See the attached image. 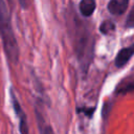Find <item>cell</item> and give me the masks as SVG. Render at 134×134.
Returning a JSON list of instances; mask_svg holds the SVG:
<instances>
[{
    "mask_svg": "<svg viewBox=\"0 0 134 134\" xmlns=\"http://www.w3.org/2000/svg\"><path fill=\"white\" fill-rule=\"evenodd\" d=\"M71 40L73 50L80 67L83 72H87L93 60L94 53V37L89 28V25L73 16L72 25H70Z\"/></svg>",
    "mask_w": 134,
    "mask_h": 134,
    "instance_id": "1",
    "label": "cell"
},
{
    "mask_svg": "<svg viewBox=\"0 0 134 134\" xmlns=\"http://www.w3.org/2000/svg\"><path fill=\"white\" fill-rule=\"evenodd\" d=\"M0 38L6 59L10 64L19 62V46L12 24V16L5 0H0Z\"/></svg>",
    "mask_w": 134,
    "mask_h": 134,
    "instance_id": "2",
    "label": "cell"
},
{
    "mask_svg": "<svg viewBox=\"0 0 134 134\" xmlns=\"http://www.w3.org/2000/svg\"><path fill=\"white\" fill-rule=\"evenodd\" d=\"M9 96H10V103L13 106V109L16 113V116L18 117L19 120V131L20 134H29V127H28V121H27V115L23 111L15 92L13 89L9 90Z\"/></svg>",
    "mask_w": 134,
    "mask_h": 134,
    "instance_id": "3",
    "label": "cell"
},
{
    "mask_svg": "<svg viewBox=\"0 0 134 134\" xmlns=\"http://www.w3.org/2000/svg\"><path fill=\"white\" fill-rule=\"evenodd\" d=\"M133 55H134V43L132 45L128 46V47L121 48L117 52V54L115 57V60H114L115 66L118 67V68L124 67Z\"/></svg>",
    "mask_w": 134,
    "mask_h": 134,
    "instance_id": "4",
    "label": "cell"
},
{
    "mask_svg": "<svg viewBox=\"0 0 134 134\" xmlns=\"http://www.w3.org/2000/svg\"><path fill=\"white\" fill-rule=\"evenodd\" d=\"M129 5V0H110L108 2V10L114 16L122 15Z\"/></svg>",
    "mask_w": 134,
    "mask_h": 134,
    "instance_id": "5",
    "label": "cell"
},
{
    "mask_svg": "<svg viewBox=\"0 0 134 134\" xmlns=\"http://www.w3.org/2000/svg\"><path fill=\"white\" fill-rule=\"evenodd\" d=\"M96 8L95 0H81L79 3V10L81 15L85 18H89L93 15Z\"/></svg>",
    "mask_w": 134,
    "mask_h": 134,
    "instance_id": "6",
    "label": "cell"
},
{
    "mask_svg": "<svg viewBox=\"0 0 134 134\" xmlns=\"http://www.w3.org/2000/svg\"><path fill=\"white\" fill-rule=\"evenodd\" d=\"M36 117H37V122H38V128H39L40 134H55L51 125L46 122L43 114L37 108H36Z\"/></svg>",
    "mask_w": 134,
    "mask_h": 134,
    "instance_id": "7",
    "label": "cell"
},
{
    "mask_svg": "<svg viewBox=\"0 0 134 134\" xmlns=\"http://www.w3.org/2000/svg\"><path fill=\"white\" fill-rule=\"evenodd\" d=\"M130 92H134V80L122 81L117 85L115 89L116 94H127Z\"/></svg>",
    "mask_w": 134,
    "mask_h": 134,
    "instance_id": "8",
    "label": "cell"
},
{
    "mask_svg": "<svg viewBox=\"0 0 134 134\" xmlns=\"http://www.w3.org/2000/svg\"><path fill=\"white\" fill-rule=\"evenodd\" d=\"M114 29H115V24L111 20H105V21H103V23L99 26V31L103 35H109L111 32H113Z\"/></svg>",
    "mask_w": 134,
    "mask_h": 134,
    "instance_id": "9",
    "label": "cell"
},
{
    "mask_svg": "<svg viewBox=\"0 0 134 134\" xmlns=\"http://www.w3.org/2000/svg\"><path fill=\"white\" fill-rule=\"evenodd\" d=\"M126 27L127 28H134V5L130 9V13L126 20Z\"/></svg>",
    "mask_w": 134,
    "mask_h": 134,
    "instance_id": "10",
    "label": "cell"
},
{
    "mask_svg": "<svg viewBox=\"0 0 134 134\" xmlns=\"http://www.w3.org/2000/svg\"><path fill=\"white\" fill-rule=\"evenodd\" d=\"M21 8L23 9H28L30 6H31V3H32V0H18Z\"/></svg>",
    "mask_w": 134,
    "mask_h": 134,
    "instance_id": "11",
    "label": "cell"
}]
</instances>
